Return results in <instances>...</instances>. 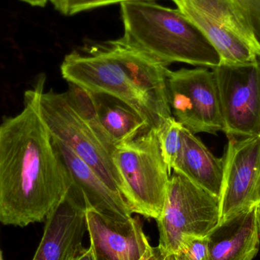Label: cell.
Instances as JSON below:
<instances>
[{"instance_id":"9","label":"cell","mask_w":260,"mask_h":260,"mask_svg":"<svg viewBox=\"0 0 260 260\" xmlns=\"http://www.w3.org/2000/svg\"><path fill=\"white\" fill-rule=\"evenodd\" d=\"M224 121V133L238 138L260 136V61L220 64L213 69Z\"/></svg>"},{"instance_id":"4","label":"cell","mask_w":260,"mask_h":260,"mask_svg":"<svg viewBox=\"0 0 260 260\" xmlns=\"http://www.w3.org/2000/svg\"><path fill=\"white\" fill-rule=\"evenodd\" d=\"M219 198L174 171L157 221L160 260L177 253L190 238H205L219 222Z\"/></svg>"},{"instance_id":"10","label":"cell","mask_w":260,"mask_h":260,"mask_svg":"<svg viewBox=\"0 0 260 260\" xmlns=\"http://www.w3.org/2000/svg\"><path fill=\"white\" fill-rule=\"evenodd\" d=\"M228 138L218 224L260 204V136Z\"/></svg>"},{"instance_id":"21","label":"cell","mask_w":260,"mask_h":260,"mask_svg":"<svg viewBox=\"0 0 260 260\" xmlns=\"http://www.w3.org/2000/svg\"><path fill=\"white\" fill-rule=\"evenodd\" d=\"M206 237L188 238L177 253L164 260H206Z\"/></svg>"},{"instance_id":"7","label":"cell","mask_w":260,"mask_h":260,"mask_svg":"<svg viewBox=\"0 0 260 260\" xmlns=\"http://www.w3.org/2000/svg\"><path fill=\"white\" fill-rule=\"evenodd\" d=\"M38 105L41 118L51 136L74 151L111 190L122 195L121 181L113 161L112 153L79 117L65 92L43 91Z\"/></svg>"},{"instance_id":"14","label":"cell","mask_w":260,"mask_h":260,"mask_svg":"<svg viewBox=\"0 0 260 260\" xmlns=\"http://www.w3.org/2000/svg\"><path fill=\"white\" fill-rule=\"evenodd\" d=\"M52 140L72 182L84 194L87 206L112 219L126 221L133 218V213L123 196L111 190L98 174L63 142L53 136Z\"/></svg>"},{"instance_id":"27","label":"cell","mask_w":260,"mask_h":260,"mask_svg":"<svg viewBox=\"0 0 260 260\" xmlns=\"http://www.w3.org/2000/svg\"><path fill=\"white\" fill-rule=\"evenodd\" d=\"M0 260H3V256H2L1 250H0Z\"/></svg>"},{"instance_id":"24","label":"cell","mask_w":260,"mask_h":260,"mask_svg":"<svg viewBox=\"0 0 260 260\" xmlns=\"http://www.w3.org/2000/svg\"><path fill=\"white\" fill-rule=\"evenodd\" d=\"M73 260H95L91 247L88 249H82Z\"/></svg>"},{"instance_id":"25","label":"cell","mask_w":260,"mask_h":260,"mask_svg":"<svg viewBox=\"0 0 260 260\" xmlns=\"http://www.w3.org/2000/svg\"><path fill=\"white\" fill-rule=\"evenodd\" d=\"M23 3H27L34 7H44L50 0H20Z\"/></svg>"},{"instance_id":"5","label":"cell","mask_w":260,"mask_h":260,"mask_svg":"<svg viewBox=\"0 0 260 260\" xmlns=\"http://www.w3.org/2000/svg\"><path fill=\"white\" fill-rule=\"evenodd\" d=\"M68 83L96 94H108L126 103L158 129L160 125L150 111L124 69L117 60L108 41H87L67 54L60 67Z\"/></svg>"},{"instance_id":"2","label":"cell","mask_w":260,"mask_h":260,"mask_svg":"<svg viewBox=\"0 0 260 260\" xmlns=\"http://www.w3.org/2000/svg\"><path fill=\"white\" fill-rule=\"evenodd\" d=\"M120 15L123 38L165 67L183 62L213 70L221 64L215 47L177 9L140 0L121 3Z\"/></svg>"},{"instance_id":"26","label":"cell","mask_w":260,"mask_h":260,"mask_svg":"<svg viewBox=\"0 0 260 260\" xmlns=\"http://www.w3.org/2000/svg\"><path fill=\"white\" fill-rule=\"evenodd\" d=\"M255 214H256V225H257L258 234H259L260 240V204L255 208Z\"/></svg>"},{"instance_id":"18","label":"cell","mask_w":260,"mask_h":260,"mask_svg":"<svg viewBox=\"0 0 260 260\" xmlns=\"http://www.w3.org/2000/svg\"><path fill=\"white\" fill-rule=\"evenodd\" d=\"M65 94L70 105L79 117L94 132L99 140L112 153L115 145L105 131L101 121L95 94L73 83H69V88Z\"/></svg>"},{"instance_id":"6","label":"cell","mask_w":260,"mask_h":260,"mask_svg":"<svg viewBox=\"0 0 260 260\" xmlns=\"http://www.w3.org/2000/svg\"><path fill=\"white\" fill-rule=\"evenodd\" d=\"M209 40L221 64L245 65L260 59V43L231 0H171Z\"/></svg>"},{"instance_id":"11","label":"cell","mask_w":260,"mask_h":260,"mask_svg":"<svg viewBox=\"0 0 260 260\" xmlns=\"http://www.w3.org/2000/svg\"><path fill=\"white\" fill-rule=\"evenodd\" d=\"M86 209L84 194L72 182L46 218L44 235L32 260H73L83 249Z\"/></svg>"},{"instance_id":"17","label":"cell","mask_w":260,"mask_h":260,"mask_svg":"<svg viewBox=\"0 0 260 260\" xmlns=\"http://www.w3.org/2000/svg\"><path fill=\"white\" fill-rule=\"evenodd\" d=\"M94 94L101 121L115 147L151 128L146 120L124 102L108 94Z\"/></svg>"},{"instance_id":"12","label":"cell","mask_w":260,"mask_h":260,"mask_svg":"<svg viewBox=\"0 0 260 260\" xmlns=\"http://www.w3.org/2000/svg\"><path fill=\"white\" fill-rule=\"evenodd\" d=\"M108 41L132 83L161 126L165 120L172 117L168 102V67L130 44L123 37Z\"/></svg>"},{"instance_id":"8","label":"cell","mask_w":260,"mask_h":260,"mask_svg":"<svg viewBox=\"0 0 260 260\" xmlns=\"http://www.w3.org/2000/svg\"><path fill=\"white\" fill-rule=\"evenodd\" d=\"M168 102L174 117L196 133L216 135L224 132V121L218 85L213 71L206 68L167 73Z\"/></svg>"},{"instance_id":"19","label":"cell","mask_w":260,"mask_h":260,"mask_svg":"<svg viewBox=\"0 0 260 260\" xmlns=\"http://www.w3.org/2000/svg\"><path fill=\"white\" fill-rule=\"evenodd\" d=\"M183 127L181 123L172 116L165 120L158 129L160 151L171 173L181 148Z\"/></svg>"},{"instance_id":"20","label":"cell","mask_w":260,"mask_h":260,"mask_svg":"<svg viewBox=\"0 0 260 260\" xmlns=\"http://www.w3.org/2000/svg\"><path fill=\"white\" fill-rule=\"evenodd\" d=\"M132 1H140V0H50L55 10L65 16H73L86 11ZM143 1H155V0H143Z\"/></svg>"},{"instance_id":"13","label":"cell","mask_w":260,"mask_h":260,"mask_svg":"<svg viewBox=\"0 0 260 260\" xmlns=\"http://www.w3.org/2000/svg\"><path fill=\"white\" fill-rule=\"evenodd\" d=\"M86 223L95 260H139L150 246L138 217L119 221L87 206Z\"/></svg>"},{"instance_id":"3","label":"cell","mask_w":260,"mask_h":260,"mask_svg":"<svg viewBox=\"0 0 260 260\" xmlns=\"http://www.w3.org/2000/svg\"><path fill=\"white\" fill-rule=\"evenodd\" d=\"M122 196L132 213L157 219L163 210L171 173L164 160L158 129L149 128L112 152Z\"/></svg>"},{"instance_id":"1","label":"cell","mask_w":260,"mask_h":260,"mask_svg":"<svg viewBox=\"0 0 260 260\" xmlns=\"http://www.w3.org/2000/svg\"><path fill=\"white\" fill-rule=\"evenodd\" d=\"M45 76L24 94V108L0 124V222L25 227L46 221L72 183L39 113Z\"/></svg>"},{"instance_id":"23","label":"cell","mask_w":260,"mask_h":260,"mask_svg":"<svg viewBox=\"0 0 260 260\" xmlns=\"http://www.w3.org/2000/svg\"><path fill=\"white\" fill-rule=\"evenodd\" d=\"M139 260H160L157 248H154L150 245Z\"/></svg>"},{"instance_id":"22","label":"cell","mask_w":260,"mask_h":260,"mask_svg":"<svg viewBox=\"0 0 260 260\" xmlns=\"http://www.w3.org/2000/svg\"><path fill=\"white\" fill-rule=\"evenodd\" d=\"M260 43V0H231Z\"/></svg>"},{"instance_id":"16","label":"cell","mask_w":260,"mask_h":260,"mask_svg":"<svg viewBox=\"0 0 260 260\" xmlns=\"http://www.w3.org/2000/svg\"><path fill=\"white\" fill-rule=\"evenodd\" d=\"M181 148L173 166L191 181L219 198L222 183L224 160L215 157L203 142L183 127Z\"/></svg>"},{"instance_id":"15","label":"cell","mask_w":260,"mask_h":260,"mask_svg":"<svg viewBox=\"0 0 260 260\" xmlns=\"http://www.w3.org/2000/svg\"><path fill=\"white\" fill-rule=\"evenodd\" d=\"M206 238V260H253L260 243L255 209L219 223Z\"/></svg>"}]
</instances>
